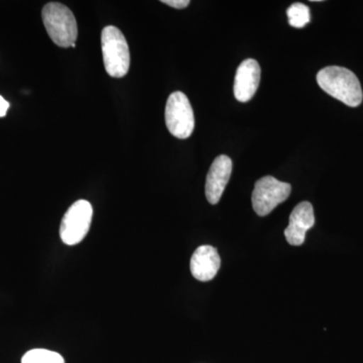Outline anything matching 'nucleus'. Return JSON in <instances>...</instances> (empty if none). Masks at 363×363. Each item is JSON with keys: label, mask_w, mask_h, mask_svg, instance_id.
Wrapping results in <instances>:
<instances>
[{"label": "nucleus", "mask_w": 363, "mask_h": 363, "mask_svg": "<svg viewBox=\"0 0 363 363\" xmlns=\"http://www.w3.org/2000/svg\"><path fill=\"white\" fill-rule=\"evenodd\" d=\"M317 83L327 94L350 107L362 104V85L355 74L343 67L330 66L318 72Z\"/></svg>", "instance_id": "obj_1"}, {"label": "nucleus", "mask_w": 363, "mask_h": 363, "mask_svg": "<svg viewBox=\"0 0 363 363\" xmlns=\"http://www.w3.org/2000/svg\"><path fill=\"white\" fill-rule=\"evenodd\" d=\"M43 23L52 42L61 48L72 47L78 37V26L70 9L60 2H49L42 11Z\"/></svg>", "instance_id": "obj_2"}, {"label": "nucleus", "mask_w": 363, "mask_h": 363, "mask_svg": "<svg viewBox=\"0 0 363 363\" xmlns=\"http://www.w3.org/2000/svg\"><path fill=\"white\" fill-rule=\"evenodd\" d=\"M102 55L107 74L113 78H123L130 71V52L123 32L108 26L101 33Z\"/></svg>", "instance_id": "obj_3"}, {"label": "nucleus", "mask_w": 363, "mask_h": 363, "mask_svg": "<svg viewBox=\"0 0 363 363\" xmlns=\"http://www.w3.org/2000/svg\"><path fill=\"white\" fill-rule=\"evenodd\" d=\"M167 128L175 138L186 140L195 128L194 111L188 97L180 91L172 93L164 111Z\"/></svg>", "instance_id": "obj_4"}, {"label": "nucleus", "mask_w": 363, "mask_h": 363, "mask_svg": "<svg viewBox=\"0 0 363 363\" xmlns=\"http://www.w3.org/2000/svg\"><path fill=\"white\" fill-rule=\"evenodd\" d=\"M92 217V205L87 200H78L71 205L60 226L62 241L67 245L80 243L89 233Z\"/></svg>", "instance_id": "obj_5"}, {"label": "nucleus", "mask_w": 363, "mask_h": 363, "mask_svg": "<svg viewBox=\"0 0 363 363\" xmlns=\"http://www.w3.org/2000/svg\"><path fill=\"white\" fill-rule=\"evenodd\" d=\"M292 192L290 184L266 176L255 183L252 196V207L259 216H267L281 203L285 202Z\"/></svg>", "instance_id": "obj_6"}, {"label": "nucleus", "mask_w": 363, "mask_h": 363, "mask_svg": "<svg viewBox=\"0 0 363 363\" xmlns=\"http://www.w3.org/2000/svg\"><path fill=\"white\" fill-rule=\"evenodd\" d=\"M233 172V161L230 157L221 155L214 160L208 172L205 194L208 202L215 205L220 201Z\"/></svg>", "instance_id": "obj_7"}, {"label": "nucleus", "mask_w": 363, "mask_h": 363, "mask_svg": "<svg viewBox=\"0 0 363 363\" xmlns=\"http://www.w3.org/2000/svg\"><path fill=\"white\" fill-rule=\"evenodd\" d=\"M314 224V209L311 203L301 202L290 215L289 226L285 229L286 241L294 247H300L304 243L306 233Z\"/></svg>", "instance_id": "obj_8"}, {"label": "nucleus", "mask_w": 363, "mask_h": 363, "mask_svg": "<svg viewBox=\"0 0 363 363\" xmlns=\"http://www.w3.org/2000/svg\"><path fill=\"white\" fill-rule=\"evenodd\" d=\"M260 82V67L255 60H245L238 68L234 80V96L240 102H247L257 92Z\"/></svg>", "instance_id": "obj_9"}, {"label": "nucleus", "mask_w": 363, "mask_h": 363, "mask_svg": "<svg viewBox=\"0 0 363 363\" xmlns=\"http://www.w3.org/2000/svg\"><path fill=\"white\" fill-rule=\"evenodd\" d=\"M221 266V259L216 248L202 245L195 250L191 257L190 269L192 276L200 281H209L215 278Z\"/></svg>", "instance_id": "obj_10"}, {"label": "nucleus", "mask_w": 363, "mask_h": 363, "mask_svg": "<svg viewBox=\"0 0 363 363\" xmlns=\"http://www.w3.org/2000/svg\"><path fill=\"white\" fill-rule=\"evenodd\" d=\"M21 363H65V359L58 352L37 348L28 351L21 358Z\"/></svg>", "instance_id": "obj_11"}, {"label": "nucleus", "mask_w": 363, "mask_h": 363, "mask_svg": "<svg viewBox=\"0 0 363 363\" xmlns=\"http://www.w3.org/2000/svg\"><path fill=\"white\" fill-rule=\"evenodd\" d=\"M286 16H288L290 26L296 28H304L311 20L309 6L301 4V2L294 4L289 7L288 11H286Z\"/></svg>", "instance_id": "obj_12"}, {"label": "nucleus", "mask_w": 363, "mask_h": 363, "mask_svg": "<svg viewBox=\"0 0 363 363\" xmlns=\"http://www.w3.org/2000/svg\"><path fill=\"white\" fill-rule=\"evenodd\" d=\"M162 2L176 9H186L190 4L189 0H162Z\"/></svg>", "instance_id": "obj_13"}, {"label": "nucleus", "mask_w": 363, "mask_h": 363, "mask_svg": "<svg viewBox=\"0 0 363 363\" xmlns=\"http://www.w3.org/2000/svg\"><path fill=\"white\" fill-rule=\"evenodd\" d=\"M9 108V104L4 99V97L0 95V117H4L6 116L7 111Z\"/></svg>", "instance_id": "obj_14"}, {"label": "nucleus", "mask_w": 363, "mask_h": 363, "mask_svg": "<svg viewBox=\"0 0 363 363\" xmlns=\"http://www.w3.org/2000/svg\"><path fill=\"white\" fill-rule=\"evenodd\" d=\"M72 48H74V49H75V48H76V44H73V45H72Z\"/></svg>", "instance_id": "obj_15"}]
</instances>
